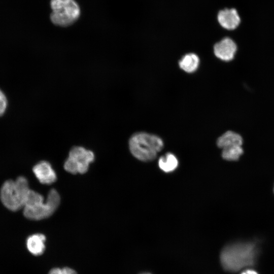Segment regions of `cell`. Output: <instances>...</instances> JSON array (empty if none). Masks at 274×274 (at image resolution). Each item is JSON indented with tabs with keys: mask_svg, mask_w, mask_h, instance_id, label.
Listing matches in <instances>:
<instances>
[{
	"mask_svg": "<svg viewBox=\"0 0 274 274\" xmlns=\"http://www.w3.org/2000/svg\"><path fill=\"white\" fill-rule=\"evenodd\" d=\"M241 274H258V273L253 269H247L243 271Z\"/></svg>",
	"mask_w": 274,
	"mask_h": 274,
	"instance_id": "ac0fdd59",
	"label": "cell"
},
{
	"mask_svg": "<svg viewBox=\"0 0 274 274\" xmlns=\"http://www.w3.org/2000/svg\"><path fill=\"white\" fill-rule=\"evenodd\" d=\"M7 106V100L5 95L0 90V116L5 112Z\"/></svg>",
	"mask_w": 274,
	"mask_h": 274,
	"instance_id": "9a60e30c",
	"label": "cell"
},
{
	"mask_svg": "<svg viewBox=\"0 0 274 274\" xmlns=\"http://www.w3.org/2000/svg\"><path fill=\"white\" fill-rule=\"evenodd\" d=\"M48 274H62L61 268H54L51 269Z\"/></svg>",
	"mask_w": 274,
	"mask_h": 274,
	"instance_id": "e0dca14e",
	"label": "cell"
},
{
	"mask_svg": "<svg viewBox=\"0 0 274 274\" xmlns=\"http://www.w3.org/2000/svg\"><path fill=\"white\" fill-rule=\"evenodd\" d=\"M141 274H151V273H148V272H144V273H141Z\"/></svg>",
	"mask_w": 274,
	"mask_h": 274,
	"instance_id": "d6986e66",
	"label": "cell"
},
{
	"mask_svg": "<svg viewBox=\"0 0 274 274\" xmlns=\"http://www.w3.org/2000/svg\"><path fill=\"white\" fill-rule=\"evenodd\" d=\"M39 182L43 184H51L56 180V175L51 165L46 161H41L32 168Z\"/></svg>",
	"mask_w": 274,
	"mask_h": 274,
	"instance_id": "ba28073f",
	"label": "cell"
},
{
	"mask_svg": "<svg viewBox=\"0 0 274 274\" xmlns=\"http://www.w3.org/2000/svg\"><path fill=\"white\" fill-rule=\"evenodd\" d=\"M243 140L238 134L228 131L220 136L217 142V146L222 149L233 146H242Z\"/></svg>",
	"mask_w": 274,
	"mask_h": 274,
	"instance_id": "7c38bea8",
	"label": "cell"
},
{
	"mask_svg": "<svg viewBox=\"0 0 274 274\" xmlns=\"http://www.w3.org/2000/svg\"><path fill=\"white\" fill-rule=\"evenodd\" d=\"M45 236L41 233L33 234L26 239V247L29 252L33 255L42 254L45 249Z\"/></svg>",
	"mask_w": 274,
	"mask_h": 274,
	"instance_id": "8fae6325",
	"label": "cell"
},
{
	"mask_svg": "<svg viewBox=\"0 0 274 274\" xmlns=\"http://www.w3.org/2000/svg\"><path fill=\"white\" fill-rule=\"evenodd\" d=\"M217 19L220 25L227 30L236 28L241 22L239 15L233 8L221 10L218 13Z\"/></svg>",
	"mask_w": 274,
	"mask_h": 274,
	"instance_id": "9c48e42d",
	"label": "cell"
},
{
	"mask_svg": "<svg viewBox=\"0 0 274 274\" xmlns=\"http://www.w3.org/2000/svg\"><path fill=\"white\" fill-rule=\"evenodd\" d=\"M129 147L135 157L142 161H148L155 158L157 153L162 149L163 142L156 135L139 132L131 136Z\"/></svg>",
	"mask_w": 274,
	"mask_h": 274,
	"instance_id": "277c9868",
	"label": "cell"
},
{
	"mask_svg": "<svg viewBox=\"0 0 274 274\" xmlns=\"http://www.w3.org/2000/svg\"><path fill=\"white\" fill-rule=\"evenodd\" d=\"M61 269L62 274H77L75 270L70 267H65Z\"/></svg>",
	"mask_w": 274,
	"mask_h": 274,
	"instance_id": "2e32d148",
	"label": "cell"
},
{
	"mask_svg": "<svg viewBox=\"0 0 274 274\" xmlns=\"http://www.w3.org/2000/svg\"><path fill=\"white\" fill-rule=\"evenodd\" d=\"M50 5V19L56 25L69 26L80 16V7L75 0H51Z\"/></svg>",
	"mask_w": 274,
	"mask_h": 274,
	"instance_id": "5b68a950",
	"label": "cell"
},
{
	"mask_svg": "<svg viewBox=\"0 0 274 274\" xmlns=\"http://www.w3.org/2000/svg\"><path fill=\"white\" fill-rule=\"evenodd\" d=\"M160 168L166 173L174 171L178 166V161L177 157L171 153H167L161 156L158 161Z\"/></svg>",
	"mask_w": 274,
	"mask_h": 274,
	"instance_id": "4fadbf2b",
	"label": "cell"
},
{
	"mask_svg": "<svg viewBox=\"0 0 274 274\" xmlns=\"http://www.w3.org/2000/svg\"><path fill=\"white\" fill-rule=\"evenodd\" d=\"M222 149V156L227 160H236L243 153L242 146H233Z\"/></svg>",
	"mask_w": 274,
	"mask_h": 274,
	"instance_id": "5bb4252c",
	"label": "cell"
},
{
	"mask_svg": "<svg viewBox=\"0 0 274 274\" xmlns=\"http://www.w3.org/2000/svg\"><path fill=\"white\" fill-rule=\"evenodd\" d=\"M258 251L257 246L253 242L230 244L221 251V264L227 271H237L254 264L257 258Z\"/></svg>",
	"mask_w": 274,
	"mask_h": 274,
	"instance_id": "6da1fadb",
	"label": "cell"
},
{
	"mask_svg": "<svg viewBox=\"0 0 274 274\" xmlns=\"http://www.w3.org/2000/svg\"><path fill=\"white\" fill-rule=\"evenodd\" d=\"M199 64L200 58L199 56L193 52L184 54L178 61L180 68L188 74L195 72L197 70Z\"/></svg>",
	"mask_w": 274,
	"mask_h": 274,
	"instance_id": "30bf717a",
	"label": "cell"
},
{
	"mask_svg": "<svg viewBox=\"0 0 274 274\" xmlns=\"http://www.w3.org/2000/svg\"><path fill=\"white\" fill-rule=\"evenodd\" d=\"M30 190L26 178L20 176L15 180H9L3 183L0 190V199L7 209L17 211L23 209Z\"/></svg>",
	"mask_w": 274,
	"mask_h": 274,
	"instance_id": "3957f363",
	"label": "cell"
},
{
	"mask_svg": "<svg viewBox=\"0 0 274 274\" xmlns=\"http://www.w3.org/2000/svg\"><path fill=\"white\" fill-rule=\"evenodd\" d=\"M60 201L59 193L54 189L49 191L46 202L42 195L30 189L23 208V215L26 218L32 220L47 218L54 213Z\"/></svg>",
	"mask_w": 274,
	"mask_h": 274,
	"instance_id": "7a4b0ae2",
	"label": "cell"
},
{
	"mask_svg": "<svg viewBox=\"0 0 274 274\" xmlns=\"http://www.w3.org/2000/svg\"><path fill=\"white\" fill-rule=\"evenodd\" d=\"M94 159V154L90 150L77 146L70 151L68 157L64 163L65 170L71 174H84L89 164Z\"/></svg>",
	"mask_w": 274,
	"mask_h": 274,
	"instance_id": "8992f818",
	"label": "cell"
},
{
	"mask_svg": "<svg viewBox=\"0 0 274 274\" xmlns=\"http://www.w3.org/2000/svg\"><path fill=\"white\" fill-rule=\"evenodd\" d=\"M236 49L237 47L235 42L228 37L224 38L217 42L213 47L214 54L215 56L224 61L232 60Z\"/></svg>",
	"mask_w": 274,
	"mask_h": 274,
	"instance_id": "52a82bcc",
	"label": "cell"
}]
</instances>
